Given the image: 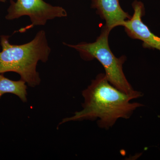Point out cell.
Returning a JSON list of instances; mask_svg holds the SVG:
<instances>
[{
    "instance_id": "1",
    "label": "cell",
    "mask_w": 160,
    "mask_h": 160,
    "mask_svg": "<svg viewBox=\"0 0 160 160\" xmlns=\"http://www.w3.org/2000/svg\"><path fill=\"white\" fill-rule=\"evenodd\" d=\"M82 109L71 117L63 119L60 124L70 121H97L100 128L108 130L120 119H128L142 104L131 102L143 96L137 91L126 93L109 82L105 73H100L82 92Z\"/></svg>"
},
{
    "instance_id": "2",
    "label": "cell",
    "mask_w": 160,
    "mask_h": 160,
    "mask_svg": "<svg viewBox=\"0 0 160 160\" xmlns=\"http://www.w3.org/2000/svg\"><path fill=\"white\" fill-rule=\"evenodd\" d=\"M9 37L1 36L0 73L13 72L19 74L30 87L39 85L41 78L36 70L38 62H46L51 52L45 31L40 30L33 39L21 45H12Z\"/></svg>"
},
{
    "instance_id": "3",
    "label": "cell",
    "mask_w": 160,
    "mask_h": 160,
    "mask_svg": "<svg viewBox=\"0 0 160 160\" xmlns=\"http://www.w3.org/2000/svg\"><path fill=\"white\" fill-rule=\"evenodd\" d=\"M110 31L104 26L101 34L92 43L82 42L77 45L63 43L79 52L81 58L86 61L96 59L104 67L105 75L109 82L116 88L126 93L135 92L126 78L123 70V64L126 60L125 56L118 58L109 48L108 38Z\"/></svg>"
},
{
    "instance_id": "4",
    "label": "cell",
    "mask_w": 160,
    "mask_h": 160,
    "mask_svg": "<svg viewBox=\"0 0 160 160\" xmlns=\"http://www.w3.org/2000/svg\"><path fill=\"white\" fill-rule=\"evenodd\" d=\"M6 19L12 20L23 16L30 18L31 24L25 29L35 26H45L47 21L57 18L66 17V9L59 6H53L44 0H10V6Z\"/></svg>"
},
{
    "instance_id": "5",
    "label": "cell",
    "mask_w": 160,
    "mask_h": 160,
    "mask_svg": "<svg viewBox=\"0 0 160 160\" xmlns=\"http://www.w3.org/2000/svg\"><path fill=\"white\" fill-rule=\"evenodd\" d=\"M132 6L134 10L133 15L122 25L125 31L132 38L142 41L145 48L157 49L160 51V37L152 32L142 21V17L145 13L143 3L135 0Z\"/></svg>"
},
{
    "instance_id": "6",
    "label": "cell",
    "mask_w": 160,
    "mask_h": 160,
    "mask_svg": "<svg viewBox=\"0 0 160 160\" xmlns=\"http://www.w3.org/2000/svg\"><path fill=\"white\" fill-rule=\"evenodd\" d=\"M91 7L106 22L105 26L109 31L131 18L129 13L122 9L119 0H92Z\"/></svg>"
},
{
    "instance_id": "7",
    "label": "cell",
    "mask_w": 160,
    "mask_h": 160,
    "mask_svg": "<svg viewBox=\"0 0 160 160\" xmlns=\"http://www.w3.org/2000/svg\"><path fill=\"white\" fill-rule=\"evenodd\" d=\"M26 82L21 79L19 81H12L5 78L0 73V98L6 93L16 95L23 102H27V86Z\"/></svg>"
},
{
    "instance_id": "8",
    "label": "cell",
    "mask_w": 160,
    "mask_h": 160,
    "mask_svg": "<svg viewBox=\"0 0 160 160\" xmlns=\"http://www.w3.org/2000/svg\"><path fill=\"white\" fill-rule=\"evenodd\" d=\"M7 0H0V2H1L5 3L6 2Z\"/></svg>"
}]
</instances>
